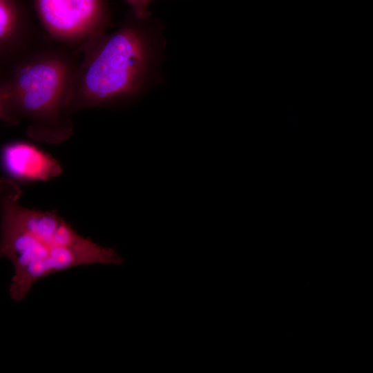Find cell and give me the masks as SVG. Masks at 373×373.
I'll return each instance as SVG.
<instances>
[{
	"label": "cell",
	"instance_id": "ba28073f",
	"mask_svg": "<svg viewBox=\"0 0 373 373\" xmlns=\"http://www.w3.org/2000/svg\"><path fill=\"white\" fill-rule=\"evenodd\" d=\"M153 1L154 0H126L135 17L140 20L146 19L150 16L149 7Z\"/></svg>",
	"mask_w": 373,
	"mask_h": 373
},
{
	"label": "cell",
	"instance_id": "52a82bcc",
	"mask_svg": "<svg viewBox=\"0 0 373 373\" xmlns=\"http://www.w3.org/2000/svg\"><path fill=\"white\" fill-rule=\"evenodd\" d=\"M0 119L9 125L19 124L11 105L6 79L0 77Z\"/></svg>",
	"mask_w": 373,
	"mask_h": 373
},
{
	"label": "cell",
	"instance_id": "7a4b0ae2",
	"mask_svg": "<svg viewBox=\"0 0 373 373\" xmlns=\"http://www.w3.org/2000/svg\"><path fill=\"white\" fill-rule=\"evenodd\" d=\"M77 67L56 50L27 54L17 61L6 82L13 112L19 122H28L30 137L59 143L70 136Z\"/></svg>",
	"mask_w": 373,
	"mask_h": 373
},
{
	"label": "cell",
	"instance_id": "5b68a950",
	"mask_svg": "<svg viewBox=\"0 0 373 373\" xmlns=\"http://www.w3.org/2000/svg\"><path fill=\"white\" fill-rule=\"evenodd\" d=\"M0 160L7 175L21 181H48L62 172L56 159L24 142H14L3 146Z\"/></svg>",
	"mask_w": 373,
	"mask_h": 373
},
{
	"label": "cell",
	"instance_id": "3957f363",
	"mask_svg": "<svg viewBox=\"0 0 373 373\" xmlns=\"http://www.w3.org/2000/svg\"><path fill=\"white\" fill-rule=\"evenodd\" d=\"M73 112L104 106L137 95L144 85L152 48L144 31L133 24L105 33L81 48Z\"/></svg>",
	"mask_w": 373,
	"mask_h": 373
},
{
	"label": "cell",
	"instance_id": "8992f818",
	"mask_svg": "<svg viewBox=\"0 0 373 373\" xmlns=\"http://www.w3.org/2000/svg\"><path fill=\"white\" fill-rule=\"evenodd\" d=\"M21 0H0V60L19 52L28 34Z\"/></svg>",
	"mask_w": 373,
	"mask_h": 373
},
{
	"label": "cell",
	"instance_id": "277c9868",
	"mask_svg": "<svg viewBox=\"0 0 373 373\" xmlns=\"http://www.w3.org/2000/svg\"><path fill=\"white\" fill-rule=\"evenodd\" d=\"M37 16L50 35L83 48L105 33L108 12L104 0H34Z\"/></svg>",
	"mask_w": 373,
	"mask_h": 373
},
{
	"label": "cell",
	"instance_id": "6da1fadb",
	"mask_svg": "<svg viewBox=\"0 0 373 373\" xmlns=\"http://www.w3.org/2000/svg\"><path fill=\"white\" fill-rule=\"evenodd\" d=\"M21 195L13 180L0 178V258L14 268L8 290L12 300H23L38 280L57 272L123 263L116 249L79 235L57 212L23 207Z\"/></svg>",
	"mask_w": 373,
	"mask_h": 373
}]
</instances>
